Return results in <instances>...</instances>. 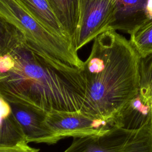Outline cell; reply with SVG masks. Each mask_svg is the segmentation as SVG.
<instances>
[{"mask_svg":"<svg viewBox=\"0 0 152 152\" xmlns=\"http://www.w3.org/2000/svg\"><path fill=\"white\" fill-rule=\"evenodd\" d=\"M62 152H152V115L137 129L113 126L100 134L74 138Z\"/></svg>","mask_w":152,"mask_h":152,"instance_id":"cell-4","label":"cell"},{"mask_svg":"<svg viewBox=\"0 0 152 152\" xmlns=\"http://www.w3.org/2000/svg\"><path fill=\"white\" fill-rule=\"evenodd\" d=\"M152 115V106L141 95L135 96L115 120V126L137 129L145 124Z\"/></svg>","mask_w":152,"mask_h":152,"instance_id":"cell-9","label":"cell"},{"mask_svg":"<svg viewBox=\"0 0 152 152\" xmlns=\"http://www.w3.org/2000/svg\"><path fill=\"white\" fill-rule=\"evenodd\" d=\"M0 152H39V150L29 145L26 141H23L14 145H0Z\"/></svg>","mask_w":152,"mask_h":152,"instance_id":"cell-16","label":"cell"},{"mask_svg":"<svg viewBox=\"0 0 152 152\" xmlns=\"http://www.w3.org/2000/svg\"><path fill=\"white\" fill-rule=\"evenodd\" d=\"M138 93L152 106V53L140 56Z\"/></svg>","mask_w":152,"mask_h":152,"instance_id":"cell-15","label":"cell"},{"mask_svg":"<svg viewBox=\"0 0 152 152\" xmlns=\"http://www.w3.org/2000/svg\"><path fill=\"white\" fill-rule=\"evenodd\" d=\"M17 1L49 32L56 36L68 40L62 27L47 0Z\"/></svg>","mask_w":152,"mask_h":152,"instance_id":"cell-10","label":"cell"},{"mask_svg":"<svg viewBox=\"0 0 152 152\" xmlns=\"http://www.w3.org/2000/svg\"><path fill=\"white\" fill-rule=\"evenodd\" d=\"M73 45L79 18V0H47Z\"/></svg>","mask_w":152,"mask_h":152,"instance_id":"cell-12","label":"cell"},{"mask_svg":"<svg viewBox=\"0 0 152 152\" xmlns=\"http://www.w3.org/2000/svg\"><path fill=\"white\" fill-rule=\"evenodd\" d=\"M10 53L14 64L0 73L1 97L45 114L80 111L86 87L81 68L52 63L25 42Z\"/></svg>","mask_w":152,"mask_h":152,"instance_id":"cell-2","label":"cell"},{"mask_svg":"<svg viewBox=\"0 0 152 152\" xmlns=\"http://www.w3.org/2000/svg\"><path fill=\"white\" fill-rule=\"evenodd\" d=\"M1 76L0 75V80H1Z\"/></svg>","mask_w":152,"mask_h":152,"instance_id":"cell-17","label":"cell"},{"mask_svg":"<svg viewBox=\"0 0 152 152\" xmlns=\"http://www.w3.org/2000/svg\"><path fill=\"white\" fill-rule=\"evenodd\" d=\"M26 141L10 103L0 96V145H14Z\"/></svg>","mask_w":152,"mask_h":152,"instance_id":"cell-11","label":"cell"},{"mask_svg":"<svg viewBox=\"0 0 152 152\" xmlns=\"http://www.w3.org/2000/svg\"><path fill=\"white\" fill-rule=\"evenodd\" d=\"M116 0H79V18L73 46L78 51L107 30Z\"/></svg>","mask_w":152,"mask_h":152,"instance_id":"cell-6","label":"cell"},{"mask_svg":"<svg viewBox=\"0 0 152 152\" xmlns=\"http://www.w3.org/2000/svg\"><path fill=\"white\" fill-rule=\"evenodd\" d=\"M25 42L23 34L12 24L0 16V56L10 53Z\"/></svg>","mask_w":152,"mask_h":152,"instance_id":"cell-13","label":"cell"},{"mask_svg":"<svg viewBox=\"0 0 152 152\" xmlns=\"http://www.w3.org/2000/svg\"><path fill=\"white\" fill-rule=\"evenodd\" d=\"M0 16L23 34L26 44L39 55L59 65L81 68L83 61L71 43L49 32L17 0H0Z\"/></svg>","mask_w":152,"mask_h":152,"instance_id":"cell-3","label":"cell"},{"mask_svg":"<svg viewBox=\"0 0 152 152\" xmlns=\"http://www.w3.org/2000/svg\"><path fill=\"white\" fill-rule=\"evenodd\" d=\"M150 0H116L113 18L107 30H121L129 34L151 19Z\"/></svg>","mask_w":152,"mask_h":152,"instance_id":"cell-7","label":"cell"},{"mask_svg":"<svg viewBox=\"0 0 152 152\" xmlns=\"http://www.w3.org/2000/svg\"><path fill=\"white\" fill-rule=\"evenodd\" d=\"M140 56L129 40L113 30L94 39L81 68L86 96L80 112L112 126L139 90Z\"/></svg>","mask_w":152,"mask_h":152,"instance_id":"cell-1","label":"cell"},{"mask_svg":"<svg viewBox=\"0 0 152 152\" xmlns=\"http://www.w3.org/2000/svg\"><path fill=\"white\" fill-rule=\"evenodd\" d=\"M10 104L12 112L25 134L26 141L28 143L48 144L49 134L43 124L46 114L22 104Z\"/></svg>","mask_w":152,"mask_h":152,"instance_id":"cell-8","label":"cell"},{"mask_svg":"<svg viewBox=\"0 0 152 152\" xmlns=\"http://www.w3.org/2000/svg\"><path fill=\"white\" fill-rule=\"evenodd\" d=\"M43 124L49 134V145L68 137L80 138L100 134L113 126L104 121L88 117L80 112L47 113Z\"/></svg>","mask_w":152,"mask_h":152,"instance_id":"cell-5","label":"cell"},{"mask_svg":"<svg viewBox=\"0 0 152 152\" xmlns=\"http://www.w3.org/2000/svg\"><path fill=\"white\" fill-rule=\"evenodd\" d=\"M129 42L140 57L152 53V18L130 34Z\"/></svg>","mask_w":152,"mask_h":152,"instance_id":"cell-14","label":"cell"}]
</instances>
